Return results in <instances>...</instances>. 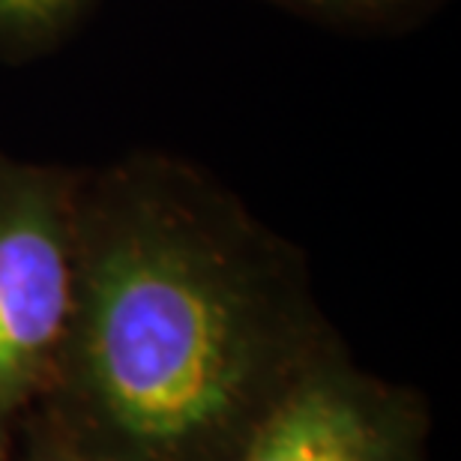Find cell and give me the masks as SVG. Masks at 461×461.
<instances>
[{"label": "cell", "instance_id": "6da1fadb", "mask_svg": "<svg viewBox=\"0 0 461 461\" xmlns=\"http://www.w3.org/2000/svg\"><path fill=\"white\" fill-rule=\"evenodd\" d=\"M336 336L291 240L198 165L135 150L85 174L67 354L27 422L105 461H228Z\"/></svg>", "mask_w": 461, "mask_h": 461}, {"label": "cell", "instance_id": "7a4b0ae2", "mask_svg": "<svg viewBox=\"0 0 461 461\" xmlns=\"http://www.w3.org/2000/svg\"><path fill=\"white\" fill-rule=\"evenodd\" d=\"M85 174L0 153V461L51 395L67 354Z\"/></svg>", "mask_w": 461, "mask_h": 461}, {"label": "cell", "instance_id": "3957f363", "mask_svg": "<svg viewBox=\"0 0 461 461\" xmlns=\"http://www.w3.org/2000/svg\"><path fill=\"white\" fill-rule=\"evenodd\" d=\"M429 438L426 399L359 368L336 336L276 395L228 461H429Z\"/></svg>", "mask_w": 461, "mask_h": 461}, {"label": "cell", "instance_id": "277c9868", "mask_svg": "<svg viewBox=\"0 0 461 461\" xmlns=\"http://www.w3.org/2000/svg\"><path fill=\"white\" fill-rule=\"evenodd\" d=\"M94 0H0V58L31 60L58 49Z\"/></svg>", "mask_w": 461, "mask_h": 461}, {"label": "cell", "instance_id": "5b68a950", "mask_svg": "<svg viewBox=\"0 0 461 461\" xmlns=\"http://www.w3.org/2000/svg\"><path fill=\"white\" fill-rule=\"evenodd\" d=\"M294 13L342 27H399L426 15L438 0H273Z\"/></svg>", "mask_w": 461, "mask_h": 461}, {"label": "cell", "instance_id": "8992f818", "mask_svg": "<svg viewBox=\"0 0 461 461\" xmlns=\"http://www.w3.org/2000/svg\"><path fill=\"white\" fill-rule=\"evenodd\" d=\"M4 461H105V458L87 453V449H78L76 444H69V440L45 431L42 426L27 422L15 440L13 453Z\"/></svg>", "mask_w": 461, "mask_h": 461}]
</instances>
